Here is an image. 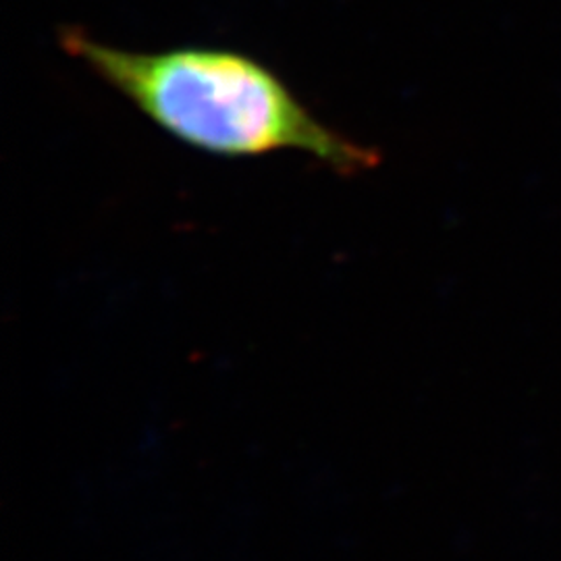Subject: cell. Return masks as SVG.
Instances as JSON below:
<instances>
[{
  "instance_id": "1",
  "label": "cell",
  "mask_w": 561,
  "mask_h": 561,
  "mask_svg": "<svg viewBox=\"0 0 561 561\" xmlns=\"http://www.w3.org/2000/svg\"><path fill=\"white\" fill-rule=\"evenodd\" d=\"M62 50L171 138L222 159L301 152L345 178L381 164V150L319 119L279 76L240 50H127L65 27Z\"/></svg>"
}]
</instances>
